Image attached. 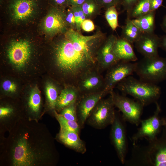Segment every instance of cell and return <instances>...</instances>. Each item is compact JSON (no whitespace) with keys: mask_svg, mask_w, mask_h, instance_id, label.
Listing matches in <instances>:
<instances>
[{"mask_svg":"<svg viewBox=\"0 0 166 166\" xmlns=\"http://www.w3.org/2000/svg\"><path fill=\"white\" fill-rule=\"evenodd\" d=\"M13 109L10 107H1L0 108V118L1 120L8 118L13 112Z\"/></svg>","mask_w":166,"mask_h":166,"instance_id":"obj_36","label":"cell"},{"mask_svg":"<svg viewBox=\"0 0 166 166\" xmlns=\"http://www.w3.org/2000/svg\"><path fill=\"white\" fill-rule=\"evenodd\" d=\"M106 93L103 89L102 91L86 95L76 102L77 122L81 128H83L96 105Z\"/></svg>","mask_w":166,"mask_h":166,"instance_id":"obj_11","label":"cell"},{"mask_svg":"<svg viewBox=\"0 0 166 166\" xmlns=\"http://www.w3.org/2000/svg\"><path fill=\"white\" fill-rule=\"evenodd\" d=\"M152 0H139L131 9L127 13V17L132 19L150 12Z\"/></svg>","mask_w":166,"mask_h":166,"instance_id":"obj_22","label":"cell"},{"mask_svg":"<svg viewBox=\"0 0 166 166\" xmlns=\"http://www.w3.org/2000/svg\"><path fill=\"white\" fill-rule=\"evenodd\" d=\"M49 2L52 5L51 6L57 8L65 10V9L68 8L69 6L68 0H49Z\"/></svg>","mask_w":166,"mask_h":166,"instance_id":"obj_33","label":"cell"},{"mask_svg":"<svg viewBox=\"0 0 166 166\" xmlns=\"http://www.w3.org/2000/svg\"><path fill=\"white\" fill-rule=\"evenodd\" d=\"M79 134L74 131L60 129L57 138L66 146L77 152L83 154L86 151V145L80 138Z\"/></svg>","mask_w":166,"mask_h":166,"instance_id":"obj_16","label":"cell"},{"mask_svg":"<svg viewBox=\"0 0 166 166\" xmlns=\"http://www.w3.org/2000/svg\"><path fill=\"white\" fill-rule=\"evenodd\" d=\"M163 126L165 128L166 130V119L163 118Z\"/></svg>","mask_w":166,"mask_h":166,"instance_id":"obj_42","label":"cell"},{"mask_svg":"<svg viewBox=\"0 0 166 166\" xmlns=\"http://www.w3.org/2000/svg\"><path fill=\"white\" fill-rule=\"evenodd\" d=\"M40 93L38 88L36 86L32 90L28 98V106L35 116H38L40 111L41 103Z\"/></svg>","mask_w":166,"mask_h":166,"instance_id":"obj_24","label":"cell"},{"mask_svg":"<svg viewBox=\"0 0 166 166\" xmlns=\"http://www.w3.org/2000/svg\"><path fill=\"white\" fill-rule=\"evenodd\" d=\"M102 8L106 10L113 6L117 7L122 5V0H97Z\"/></svg>","mask_w":166,"mask_h":166,"instance_id":"obj_32","label":"cell"},{"mask_svg":"<svg viewBox=\"0 0 166 166\" xmlns=\"http://www.w3.org/2000/svg\"><path fill=\"white\" fill-rule=\"evenodd\" d=\"M136 62L120 61L109 68L104 90L107 93L126 77L135 73Z\"/></svg>","mask_w":166,"mask_h":166,"instance_id":"obj_8","label":"cell"},{"mask_svg":"<svg viewBox=\"0 0 166 166\" xmlns=\"http://www.w3.org/2000/svg\"><path fill=\"white\" fill-rule=\"evenodd\" d=\"M150 156L154 166H166V134L157 138L152 144Z\"/></svg>","mask_w":166,"mask_h":166,"instance_id":"obj_17","label":"cell"},{"mask_svg":"<svg viewBox=\"0 0 166 166\" xmlns=\"http://www.w3.org/2000/svg\"><path fill=\"white\" fill-rule=\"evenodd\" d=\"M2 86L4 91L8 92H14L17 89L16 84L10 80H6L4 81L2 84Z\"/></svg>","mask_w":166,"mask_h":166,"instance_id":"obj_34","label":"cell"},{"mask_svg":"<svg viewBox=\"0 0 166 166\" xmlns=\"http://www.w3.org/2000/svg\"><path fill=\"white\" fill-rule=\"evenodd\" d=\"M65 21L69 29L77 30L75 18L70 6L68 8L66 12L65 11Z\"/></svg>","mask_w":166,"mask_h":166,"instance_id":"obj_31","label":"cell"},{"mask_svg":"<svg viewBox=\"0 0 166 166\" xmlns=\"http://www.w3.org/2000/svg\"><path fill=\"white\" fill-rule=\"evenodd\" d=\"M45 93L49 107L51 109H55L59 96L55 85L50 82L47 83L45 87Z\"/></svg>","mask_w":166,"mask_h":166,"instance_id":"obj_26","label":"cell"},{"mask_svg":"<svg viewBox=\"0 0 166 166\" xmlns=\"http://www.w3.org/2000/svg\"><path fill=\"white\" fill-rule=\"evenodd\" d=\"M155 12H150L132 19V21L142 33H154L155 27Z\"/></svg>","mask_w":166,"mask_h":166,"instance_id":"obj_19","label":"cell"},{"mask_svg":"<svg viewBox=\"0 0 166 166\" xmlns=\"http://www.w3.org/2000/svg\"><path fill=\"white\" fill-rule=\"evenodd\" d=\"M31 55V47L26 40L12 42L10 45L8 55L10 61L17 67H21L27 62Z\"/></svg>","mask_w":166,"mask_h":166,"instance_id":"obj_13","label":"cell"},{"mask_svg":"<svg viewBox=\"0 0 166 166\" xmlns=\"http://www.w3.org/2000/svg\"><path fill=\"white\" fill-rule=\"evenodd\" d=\"M122 5L127 13L128 12L139 0H122Z\"/></svg>","mask_w":166,"mask_h":166,"instance_id":"obj_37","label":"cell"},{"mask_svg":"<svg viewBox=\"0 0 166 166\" xmlns=\"http://www.w3.org/2000/svg\"><path fill=\"white\" fill-rule=\"evenodd\" d=\"M122 116L120 117L116 113L115 120L111 124L110 133L111 141L122 164L125 163L127 152V143L126 128Z\"/></svg>","mask_w":166,"mask_h":166,"instance_id":"obj_9","label":"cell"},{"mask_svg":"<svg viewBox=\"0 0 166 166\" xmlns=\"http://www.w3.org/2000/svg\"><path fill=\"white\" fill-rule=\"evenodd\" d=\"M10 136V157L14 166H36L51 162L53 154L44 132L30 124H20Z\"/></svg>","mask_w":166,"mask_h":166,"instance_id":"obj_1","label":"cell"},{"mask_svg":"<svg viewBox=\"0 0 166 166\" xmlns=\"http://www.w3.org/2000/svg\"><path fill=\"white\" fill-rule=\"evenodd\" d=\"M118 88L124 95H128L144 106L156 103L161 94L160 88L156 84L128 76L118 84Z\"/></svg>","mask_w":166,"mask_h":166,"instance_id":"obj_3","label":"cell"},{"mask_svg":"<svg viewBox=\"0 0 166 166\" xmlns=\"http://www.w3.org/2000/svg\"><path fill=\"white\" fill-rule=\"evenodd\" d=\"M40 4V0H9L8 6L14 19L22 21L30 17Z\"/></svg>","mask_w":166,"mask_h":166,"instance_id":"obj_14","label":"cell"},{"mask_svg":"<svg viewBox=\"0 0 166 166\" xmlns=\"http://www.w3.org/2000/svg\"><path fill=\"white\" fill-rule=\"evenodd\" d=\"M54 113L55 117L59 124L60 129L74 131L79 133L81 128L77 121L66 119L55 110Z\"/></svg>","mask_w":166,"mask_h":166,"instance_id":"obj_25","label":"cell"},{"mask_svg":"<svg viewBox=\"0 0 166 166\" xmlns=\"http://www.w3.org/2000/svg\"><path fill=\"white\" fill-rule=\"evenodd\" d=\"M135 73L140 79L156 84L166 80V57H144L136 62Z\"/></svg>","mask_w":166,"mask_h":166,"instance_id":"obj_4","label":"cell"},{"mask_svg":"<svg viewBox=\"0 0 166 166\" xmlns=\"http://www.w3.org/2000/svg\"><path fill=\"white\" fill-rule=\"evenodd\" d=\"M75 18L77 30L81 33V24L86 19L81 6H70Z\"/></svg>","mask_w":166,"mask_h":166,"instance_id":"obj_30","label":"cell"},{"mask_svg":"<svg viewBox=\"0 0 166 166\" xmlns=\"http://www.w3.org/2000/svg\"><path fill=\"white\" fill-rule=\"evenodd\" d=\"M102 83L101 79L97 75H91L84 79L81 83L83 89L90 90L98 87Z\"/></svg>","mask_w":166,"mask_h":166,"instance_id":"obj_28","label":"cell"},{"mask_svg":"<svg viewBox=\"0 0 166 166\" xmlns=\"http://www.w3.org/2000/svg\"><path fill=\"white\" fill-rule=\"evenodd\" d=\"M65 11L52 6L43 23L45 32L55 35L64 34L69 29L65 20Z\"/></svg>","mask_w":166,"mask_h":166,"instance_id":"obj_10","label":"cell"},{"mask_svg":"<svg viewBox=\"0 0 166 166\" xmlns=\"http://www.w3.org/2000/svg\"><path fill=\"white\" fill-rule=\"evenodd\" d=\"M110 93L115 106L122 113L123 119L125 121L138 126L140 123L144 106L143 105L135 99L120 95L113 90Z\"/></svg>","mask_w":166,"mask_h":166,"instance_id":"obj_5","label":"cell"},{"mask_svg":"<svg viewBox=\"0 0 166 166\" xmlns=\"http://www.w3.org/2000/svg\"><path fill=\"white\" fill-rule=\"evenodd\" d=\"M55 57L60 68L75 75L95 63L93 55L81 51L74 46L65 33L56 45Z\"/></svg>","mask_w":166,"mask_h":166,"instance_id":"obj_2","label":"cell"},{"mask_svg":"<svg viewBox=\"0 0 166 166\" xmlns=\"http://www.w3.org/2000/svg\"><path fill=\"white\" fill-rule=\"evenodd\" d=\"M118 14L117 7L114 6L107 8L105 12V19L113 31L115 30L119 26Z\"/></svg>","mask_w":166,"mask_h":166,"instance_id":"obj_27","label":"cell"},{"mask_svg":"<svg viewBox=\"0 0 166 166\" xmlns=\"http://www.w3.org/2000/svg\"><path fill=\"white\" fill-rule=\"evenodd\" d=\"M113 51L119 61L132 62L138 60L132 44L122 37L117 38L113 46Z\"/></svg>","mask_w":166,"mask_h":166,"instance_id":"obj_18","label":"cell"},{"mask_svg":"<svg viewBox=\"0 0 166 166\" xmlns=\"http://www.w3.org/2000/svg\"><path fill=\"white\" fill-rule=\"evenodd\" d=\"M77 93L72 88L65 89L61 91L58 96L56 108L61 110L77 102Z\"/></svg>","mask_w":166,"mask_h":166,"instance_id":"obj_21","label":"cell"},{"mask_svg":"<svg viewBox=\"0 0 166 166\" xmlns=\"http://www.w3.org/2000/svg\"><path fill=\"white\" fill-rule=\"evenodd\" d=\"M81 29L85 31L90 32L93 31L95 29V26L92 21L89 19H86L82 22Z\"/></svg>","mask_w":166,"mask_h":166,"instance_id":"obj_35","label":"cell"},{"mask_svg":"<svg viewBox=\"0 0 166 166\" xmlns=\"http://www.w3.org/2000/svg\"><path fill=\"white\" fill-rule=\"evenodd\" d=\"M160 47L162 48L166 52V35L160 37Z\"/></svg>","mask_w":166,"mask_h":166,"instance_id":"obj_40","label":"cell"},{"mask_svg":"<svg viewBox=\"0 0 166 166\" xmlns=\"http://www.w3.org/2000/svg\"><path fill=\"white\" fill-rule=\"evenodd\" d=\"M114 107L111 95L107 99H101L91 112L86 122L91 126L98 129L111 125L116 116Z\"/></svg>","mask_w":166,"mask_h":166,"instance_id":"obj_6","label":"cell"},{"mask_svg":"<svg viewBox=\"0 0 166 166\" xmlns=\"http://www.w3.org/2000/svg\"><path fill=\"white\" fill-rule=\"evenodd\" d=\"M121 37L132 44L139 38L142 32L128 17L122 28Z\"/></svg>","mask_w":166,"mask_h":166,"instance_id":"obj_20","label":"cell"},{"mask_svg":"<svg viewBox=\"0 0 166 166\" xmlns=\"http://www.w3.org/2000/svg\"><path fill=\"white\" fill-rule=\"evenodd\" d=\"M81 6L86 19L91 20L100 14L102 8L97 0H85Z\"/></svg>","mask_w":166,"mask_h":166,"instance_id":"obj_23","label":"cell"},{"mask_svg":"<svg viewBox=\"0 0 166 166\" xmlns=\"http://www.w3.org/2000/svg\"><path fill=\"white\" fill-rule=\"evenodd\" d=\"M160 26L163 31L166 33V14Z\"/></svg>","mask_w":166,"mask_h":166,"instance_id":"obj_41","label":"cell"},{"mask_svg":"<svg viewBox=\"0 0 166 166\" xmlns=\"http://www.w3.org/2000/svg\"><path fill=\"white\" fill-rule=\"evenodd\" d=\"M163 0H152L150 6V12L156 11L162 6Z\"/></svg>","mask_w":166,"mask_h":166,"instance_id":"obj_38","label":"cell"},{"mask_svg":"<svg viewBox=\"0 0 166 166\" xmlns=\"http://www.w3.org/2000/svg\"><path fill=\"white\" fill-rule=\"evenodd\" d=\"M85 0H68L69 6H81Z\"/></svg>","mask_w":166,"mask_h":166,"instance_id":"obj_39","label":"cell"},{"mask_svg":"<svg viewBox=\"0 0 166 166\" xmlns=\"http://www.w3.org/2000/svg\"><path fill=\"white\" fill-rule=\"evenodd\" d=\"M117 38L116 36L111 34L106 37L101 44L97 53V59L104 68L109 69L120 61L113 51V46Z\"/></svg>","mask_w":166,"mask_h":166,"instance_id":"obj_15","label":"cell"},{"mask_svg":"<svg viewBox=\"0 0 166 166\" xmlns=\"http://www.w3.org/2000/svg\"><path fill=\"white\" fill-rule=\"evenodd\" d=\"M76 102L73 103L62 109L60 114L68 120L77 122Z\"/></svg>","mask_w":166,"mask_h":166,"instance_id":"obj_29","label":"cell"},{"mask_svg":"<svg viewBox=\"0 0 166 166\" xmlns=\"http://www.w3.org/2000/svg\"><path fill=\"white\" fill-rule=\"evenodd\" d=\"M160 38L154 32L142 33L135 42L137 51L144 57H152L159 56L158 49L160 47Z\"/></svg>","mask_w":166,"mask_h":166,"instance_id":"obj_12","label":"cell"},{"mask_svg":"<svg viewBox=\"0 0 166 166\" xmlns=\"http://www.w3.org/2000/svg\"><path fill=\"white\" fill-rule=\"evenodd\" d=\"M156 109L153 115L144 120H141L140 127L137 132L131 138L133 145L141 139L146 138L149 142L152 141L157 138L160 129L163 125V118H160L159 114L161 111L160 105L156 102Z\"/></svg>","mask_w":166,"mask_h":166,"instance_id":"obj_7","label":"cell"}]
</instances>
